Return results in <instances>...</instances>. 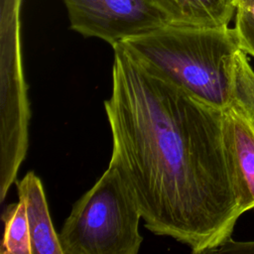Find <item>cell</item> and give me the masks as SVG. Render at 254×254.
<instances>
[{
  "label": "cell",
  "instance_id": "8992f818",
  "mask_svg": "<svg viewBox=\"0 0 254 254\" xmlns=\"http://www.w3.org/2000/svg\"><path fill=\"white\" fill-rule=\"evenodd\" d=\"M19 200L26 207L31 235L32 254H64L46 200L41 180L34 172H29L16 182Z\"/></svg>",
  "mask_w": 254,
  "mask_h": 254
},
{
  "label": "cell",
  "instance_id": "8fae6325",
  "mask_svg": "<svg viewBox=\"0 0 254 254\" xmlns=\"http://www.w3.org/2000/svg\"><path fill=\"white\" fill-rule=\"evenodd\" d=\"M213 253H235V254H254V240L235 241L228 239Z\"/></svg>",
  "mask_w": 254,
  "mask_h": 254
},
{
  "label": "cell",
  "instance_id": "9c48e42d",
  "mask_svg": "<svg viewBox=\"0 0 254 254\" xmlns=\"http://www.w3.org/2000/svg\"><path fill=\"white\" fill-rule=\"evenodd\" d=\"M234 102L254 122V70L249 63L248 55L243 49L236 57Z\"/></svg>",
  "mask_w": 254,
  "mask_h": 254
},
{
  "label": "cell",
  "instance_id": "5b68a950",
  "mask_svg": "<svg viewBox=\"0 0 254 254\" xmlns=\"http://www.w3.org/2000/svg\"><path fill=\"white\" fill-rule=\"evenodd\" d=\"M223 136L241 213L254 209V122L235 102L223 110Z\"/></svg>",
  "mask_w": 254,
  "mask_h": 254
},
{
  "label": "cell",
  "instance_id": "30bf717a",
  "mask_svg": "<svg viewBox=\"0 0 254 254\" xmlns=\"http://www.w3.org/2000/svg\"><path fill=\"white\" fill-rule=\"evenodd\" d=\"M234 28L238 33L241 48L247 55L254 58V25L235 22Z\"/></svg>",
  "mask_w": 254,
  "mask_h": 254
},
{
  "label": "cell",
  "instance_id": "277c9868",
  "mask_svg": "<svg viewBox=\"0 0 254 254\" xmlns=\"http://www.w3.org/2000/svg\"><path fill=\"white\" fill-rule=\"evenodd\" d=\"M70 28L83 37L99 38L112 48L167 25L154 0H63Z\"/></svg>",
  "mask_w": 254,
  "mask_h": 254
},
{
  "label": "cell",
  "instance_id": "52a82bcc",
  "mask_svg": "<svg viewBox=\"0 0 254 254\" xmlns=\"http://www.w3.org/2000/svg\"><path fill=\"white\" fill-rule=\"evenodd\" d=\"M170 25L219 28L235 16V0H154Z\"/></svg>",
  "mask_w": 254,
  "mask_h": 254
},
{
  "label": "cell",
  "instance_id": "6da1fadb",
  "mask_svg": "<svg viewBox=\"0 0 254 254\" xmlns=\"http://www.w3.org/2000/svg\"><path fill=\"white\" fill-rule=\"evenodd\" d=\"M112 92L104 101L110 162L121 170L145 226L213 253L242 215L228 165L223 110L204 103L113 47Z\"/></svg>",
  "mask_w": 254,
  "mask_h": 254
},
{
  "label": "cell",
  "instance_id": "3957f363",
  "mask_svg": "<svg viewBox=\"0 0 254 254\" xmlns=\"http://www.w3.org/2000/svg\"><path fill=\"white\" fill-rule=\"evenodd\" d=\"M137 200L117 165L74 204L59 234L64 254H136L143 237Z\"/></svg>",
  "mask_w": 254,
  "mask_h": 254
},
{
  "label": "cell",
  "instance_id": "ba28073f",
  "mask_svg": "<svg viewBox=\"0 0 254 254\" xmlns=\"http://www.w3.org/2000/svg\"><path fill=\"white\" fill-rule=\"evenodd\" d=\"M4 236L2 254H32L30 228L23 201L12 203L3 212Z\"/></svg>",
  "mask_w": 254,
  "mask_h": 254
},
{
  "label": "cell",
  "instance_id": "7a4b0ae2",
  "mask_svg": "<svg viewBox=\"0 0 254 254\" xmlns=\"http://www.w3.org/2000/svg\"><path fill=\"white\" fill-rule=\"evenodd\" d=\"M120 45L152 71L191 96L224 110L234 102L236 29L167 25Z\"/></svg>",
  "mask_w": 254,
  "mask_h": 254
}]
</instances>
